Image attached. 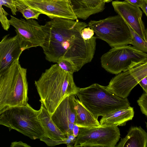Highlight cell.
Instances as JSON below:
<instances>
[{"instance_id": "1", "label": "cell", "mask_w": 147, "mask_h": 147, "mask_svg": "<svg viewBox=\"0 0 147 147\" xmlns=\"http://www.w3.org/2000/svg\"><path fill=\"white\" fill-rule=\"evenodd\" d=\"M75 20L55 18L42 25L45 37L41 47L47 60L56 63L62 59L70 61L78 71L93 59L96 37L84 39L82 31L88 24Z\"/></svg>"}, {"instance_id": "2", "label": "cell", "mask_w": 147, "mask_h": 147, "mask_svg": "<svg viewBox=\"0 0 147 147\" xmlns=\"http://www.w3.org/2000/svg\"><path fill=\"white\" fill-rule=\"evenodd\" d=\"M34 84L40 101L51 117L61 102L70 95H76L79 88L73 74L63 71L57 63L46 69Z\"/></svg>"}, {"instance_id": "3", "label": "cell", "mask_w": 147, "mask_h": 147, "mask_svg": "<svg viewBox=\"0 0 147 147\" xmlns=\"http://www.w3.org/2000/svg\"><path fill=\"white\" fill-rule=\"evenodd\" d=\"M28 89L27 69L18 59L0 73V112L11 107L26 105Z\"/></svg>"}, {"instance_id": "4", "label": "cell", "mask_w": 147, "mask_h": 147, "mask_svg": "<svg viewBox=\"0 0 147 147\" xmlns=\"http://www.w3.org/2000/svg\"><path fill=\"white\" fill-rule=\"evenodd\" d=\"M76 95L97 119L100 116L130 106L127 98L119 97L108 90L105 86L97 83L79 88Z\"/></svg>"}, {"instance_id": "5", "label": "cell", "mask_w": 147, "mask_h": 147, "mask_svg": "<svg viewBox=\"0 0 147 147\" xmlns=\"http://www.w3.org/2000/svg\"><path fill=\"white\" fill-rule=\"evenodd\" d=\"M38 111L28 103L9 107L0 112V124L9 131L15 130L32 140L40 139L46 136L38 118Z\"/></svg>"}, {"instance_id": "6", "label": "cell", "mask_w": 147, "mask_h": 147, "mask_svg": "<svg viewBox=\"0 0 147 147\" xmlns=\"http://www.w3.org/2000/svg\"><path fill=\"white\" fill-rule=\"evenodd\" d=\"M88 25L96 38L112 47L127 45L132 39L128 25L118 14L98 20H91Z\"/></svg>"}, {"instance_id": "7", "label": "cell", "mask_w": 147, "mask_h": 147, "mask_svg": "<svg viewBox=\"0 0 147 147\" xmlns=\"http://www.w3.org/2000/svg\"><path fill=\"white\" fill-rule=\"evenodd\" d=\"M146 61V53L128 45L112 47L100 58L102 67L116 75Z\"/></svg>"}, {"instance_id": "8", "label": "cell", "mask_w": 147, "mask_h": 147, "mask_svg": "<svg viewBox=\"0 0 147 147\" xmlns=\"http://www.w3.org/2000/svg\"><path fill=\"white\" fill-rule=\"evenodd\" d=\"M120 138L117 126L80 127L74 147H115Z\"/></svg>"}, {"instance_id": "9", "label": "cell", "mask_w": 147, "mask_h": 147, "mask_svg": "<svg viewBox=\"0 0 147 147\" xmlns=\"http://www.w3.org/2000/svg\"><path fill=\"white\" fill-rule=\"evenodd\" d=\"M146 76L147 61L116 75L105 87L119 97L127 98L133 88Z\"/></svg>"}, {"instance_id": "10", "label": "cell", "mask_w": 147, "mask_h": 147, "mask_svg": "<svg viewBox=\"0 0 147 147\" xmlns=\"http://www.w3.org/2000/svg\"><path fill=\"white\" fill-rule=\"evenodd\" d=\"M11 25L15 28L23 51L29 48L42 47L45 35L42 25L33 19L26 20L11 16Z\"/></svg>"}, {"instance_id": "11", "label": "cell", "mask_w": 147, "mask_h": 147, "mask_svg": "<svg viewBox=\"0 0 147 147\" xmlns=\"http://www.w3.org/2000/svg\"><path fill=\"white\" fill-rule=\"evenodd\" d=\"M20 0L51 19L61 18L75 20L78 18L68 0Z\"/></svg>"}, {"instance_id": "12", "label": "cell", "mask_w": 147, "mask_h": 147, "mask_svg": "<svg viewBox=\"0 0 147 147\" xmlns=\"http://www.w3.org/2000/svg\"><path fill=\"white\" fill-rule=\"evenodd\" d=\"M115 11L127 24L145 41L146 29L142 20V12L140 7L125 0L115 1L112 3Z\"/></svg>"}, {"instance_id": "13", "label": "cell", "mask_w": 147, "mask_h": 147, "mask_svg": "<svg viewBox=\"0 0 147 147\" xmlns=\"http://www.w3.org/2000/svg\"><path fill=\"white\" fill-rule=\"evenodd\" d=\"M75 95L71 94L65 98L51 116L57 127L66 137L68 135L73 134L76 123Z\"/></svg>"}, {"instance_id": "14", "label": "cell", "mask_w": 147, "mask_h": 147, "mask_svg": "<svg viewBox=\"0 0 147 147\" xmlns=\"http://www.w3.org/2000/svg\"><path fill=\"white\" fill-rule=\"evenodd\" d=\"M4 36L0 42V73L19 59L23 51L17 35L13 37Z\"/></svg>"}, {"instance_id": "15", "label": "cell", "mask_w": 147, "mask_h": 147, "mask_svg": "<svg viewBox=\"0 0 147 147\" xmlns=\"http://www.w3.org/2000/svg\"><path fill=\"white\" fill-rule=\"evenodd\" d=\"M78 18L85 20L102 11L105 3L103 0H68Z\"/></svg>"}, {"instance_id": "16", "label": "cell", "mask_w": 147, "mask_h": 147, "mask_svg": "<svg viewBox=\"0 0 147 147\" xmlns=\"http://www.w3.org/2000/svg\"><path fill=\"white\" fill-rule=\"evenodd\" d=\"M134 115V108L130 106L102 117L100 123L103 127L123 126L127 121L132 119Z\"/></svg>"}, {"instance_id": "17", "label": "cell", "mask_w": 147, "mask_h": 147, "mask_svg": "<svg viewBox=\"0 0 147 147\" xmlns=\"http://www.w3.org/2000/svg\"><path fill=\"white\" fill-rule=\"evenodd\" d=\"M117 147H147V132L141 126H131Z\"/></svg>"}, {"instance_id": "18", "label": "cell", "mask_w": 147, "mask_h": 147, "mask_svg": "<svg viewBox=\"0 0 147 147\" xmlns=\"http://www.w3.org/2000/svg\"><path fill=\"white\" fill-rule=\"evenodd\" d=\"M38 110V118L43 128L46 137L55 140H63L67 137L55 124L42 104L41 103Z\"/></svg>"}, {"instance_id": "19", "label": "cell", "mask_w": 147, "mask_h": 147, "mask_svg": "<svg viewBox=\"0 0 147 147\" xmlns=\"http://www.w3.org/2000/svg\"><path fill=\"white\" fill-rule=\"evenodd\" d=\"M75 124L80 127L91 128L100 127V122L78 98L75 99Z\"/></svg>"}, {"instance_id": "20", "label": "cell", "mask_w": 147, "mask_h": 147, "mask_svg": "<svg viewBox=\"0 0 147 147\" xmlns=\"http://www.w3.org/2000/svg\"><path fill=\"white\" fill-rule=\"evenodd\" d=\"M17 11L20 12L26 20L30 19L38 20L42 13L40 11L31 8L21 1L18 0L16 4Z\"/></svg>"}, {"instance_id": "21", "label": "cell", "mask_w": 147, "mask_h": 147, "mask_svg": "<svg viewBox=\"0 0 147 147\" xmlns=\"http://www.w3.org/2000/svg\"><path fill=\"white\" fill-rule=\"evenodd\" d=\"M128 26L132 36V39L130 44L132 45L136 49L142 52L147 53V42L145 41Z\"/></svg>"}, {"instance_id": "22", "label": "cell", "mask_w": 147, "mask_h": 147, "mask_svg": "<svg viewBox=\"0 0 147 147\" xmlns=\"http://www.w3.org/2000/svg\"><path fill=\"white\" fill-rule=\"evenodd\" d=\"M57 63L60 68L66 72L73 74L77 71L74 65L70 61L62 59L59 60Z\"/></svg>"}, {"instance_id": "23", "label": "cell", "mask_w": 147, "mask_h": 147, "mask_svg": "<svg viewBox=\"0 0 147 147\" xmlns=\"http://www.w3.org/2000/svg\"><path fill=\"white\" fill-rule=\"evenodd\" d=\"M2 6L0 4V21L3 28L7 31L11 25L9 20L7 18L9 14L3 9Z\"/></svg>"}, {"instance_id": "24", "label": "cell", "mask_w": 147, "mask_h": 147, "mask_svg": "<svg viewBox=\"0 0 147 147\" xmlns=\"http://www.w3.org/2000/svg\"><path fill=\"white\" fill-rule=\"evenodd\" d=\"M137 101L142 113L147 117V94L143 93Z\"/></svg>"}, {"instance_id": "25", "label": "cell", "mask_w": 147, "mask_h": 147, "mask_svg": "<svg viewBox=\"0 0 147 147\" xmlns=\"http://www.w3.org/2000/svg\"><path fill=\"white\" fill-rule=\"evenodd\" d=\"M18 0H0V4L10 9L12 14L16 15L17 11L16 4Z\"/></svg>"}, {"instance_id": "26", "label": "cell", "mask_w": 147, "mask_h": 147, "mask_svg": "<svg viewBox=\"0 0 147 147\" xmlns=\"http://www.w3.org/2000/svg\"><path fill=\"white\" fill-rule=\"evenodd\" d=\"M65 138L63 140H55L46 137L40 140V141L44 142L48 146L53 147L61 144H65Z\"/></svg>"}, {"instance_id": "27", "label": "cell", "mask_w": 147, "mask_h": 147, "mask_svg": "<svg viewBox=\"0 0 147 147\" xmlns=\"http://www.w3.org/2000/svg\"><path fill=\"white\" fill-rule=\"evenodd\" d=\"M94 33L93 30L88 27L85 28L82 30L81 35L84 39L88 40L91 39L93 36Z\"/></svg>"}, {"instance_id": "28", "label": "cell", "mask_w": 147, "mask_h": 147, "mask_svg": "<svg viewBox=\"0 0 147 147\" xmlns=\"http://www.w3.org/2000/svg\"><path fill=\"white\" fill-rule=\"evenodd\" d=\"M11 147H30L31 146L21 141H15L11 143Z\"/></svg>"}, {"instance_id": "29", "label": "cell", "mask_w": 147, "mask_h": 147, "mask_svg": "<svg viewBox=\"0 0 147 147\" xmlns=\"http://www.w3.org/2000/svg\"><path fill=\"white\" fill-rule=\"evenodd\" d=\"M138 84L142 88L145 93L147 94V76L141 80Z\"/></svg>"}, {"instance_id": "30", "label": "cell", "mask_w": 147, "mask_h": 147, "mask_svg": "<svg viewBox=\"0 0 147 147\" xmlns=\"http://www.w3.org/2000/svg\"><path fill=\"white\" fill-rule=\"evenodd\" d=\"M129 3L140 8L142 7L144 0H125Z\"/></svg>"}, {"instance_id": "31", "label": "cell", "mask_w": 147, "mask_h": 147, "mask_svg": "<svg viewBox=\"0 0 147 147\" xmlns=\"http://www.w3.org/2000/svg\"><path fill=\"white\" fill-rule=\"evenodd\" d=\"M79 130L80 127L76 125L75 124L73 130V133L75 137H76L78 135Z\"/></svg>"}, {"instance_id": "32", "label": "cell", "mask_w": 147, "mask_h": 147, "mask_svg": "<svg viewBox=\"0 0 147 147\" xmlns=\"http://www.w3.org/2000/svg\"><path fill=\"white\" fill-rule=\"evenodd\" d=\"M141 8L147 17V0H144L143 5Z\"/></svg>"}, {"instance_id": "33", "label": "cell", "mask_w": 147, "mask_h": 147, "mask_svg": "<svg viewBox=\"0 0 147 147\" xmlns=\"http://www.w3.org/2000/svg\"><path fill=\"white\" fill-rule=\"evenodd\" d=\"M113 0H103V1L106 3H109L112 1Z\"/></svg>"}, {"instance_id": "34", "label": "cell", "mask_w": 147, "mask_h": 147, "mask_svg": "<svg viewBox=\"0 0 147 147\" xmlns=\"http://www.w3.org/2000/svg\"><path fill=\"white\" fill-rule=\"evenodd\" d=\"M146 38L147 40V28L146 29Z\"/></svg>"}, {"instance_id": "35", "label": "cell", "mask_w": 147, "mask_h": 147, "mask_svg": "<svg viewBox=\"0 0 147 147\" xmlns=\"http://www.w3.org/2000/svg\"><path fill=\"white\" fill-rule=\"evenodd\" d=\"M146 124V127L147 129V121L145 122Z\"/></svg>"}]
</instances>
